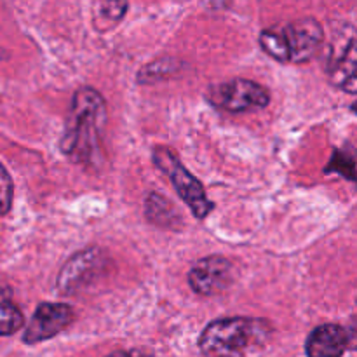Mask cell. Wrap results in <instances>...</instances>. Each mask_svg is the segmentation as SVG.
<instances>
[{"label":"cell","instance_id":"8","mask_svg":"<svg viewBox=\"0 0 357 357\" xmlns=\"http://www.w3.org/2000/svg\"><path fill=\"white\" fill-rule=\"evenodd\" d=\"M234 282V265L222 255H209L194 264L188 272V286L201 296H215Z\"/></svg>","mask_w":357,"mask_h":357},{"label":"cell","instance_id":"3","mask_svg":"<svg viewBox=\"0 0 357 357\" xmlns=\"http://www.w3.org/2000/svg\"><path fill=\"white\" fill-rule=\"evenodd\" d=\"M268 324L264 319L225 317L202 331L199 349L202 357H246L251 347L265 340Z\"/></svg>","mask_w":357,"mask_h":357},{"label":"cell","instance_id":"2","mask_svg":"<svg viewBox=\"0 0 357 357\" xmlns=\"http://www.w3.org/2000/svg\"><path fill=\"white\" fill-rule=\"evenodd\" d=\"M324 42V30L314 17H300L286 24H274L260 33V45L279 63H307Z\"/></svg>","mask_w":357,"mask_h":357},{"label":"cell","instance_id":"19","mask_svg":"<svg viewBox=\"0 0 357 357\" xmlns=\"http://www.w3.org/2000/svg\"><path fill=\"white\" fill-rule=\"evenodd\" d=\"M352 110H354V112H356V114H357V101H356V103H354V105H352Z\"/></svg>","mask_w":357,"mask_h":357},{"label":"cell","instance_id":"6","mask_svg":"<svg viewBox=\"0 0 357 357\" xmlns=\"http://www.w3.org/2000/svg\"><path fill=\"white\" fill-rule=\"evenodd\" d=\"M209 100L218 108L232 114L261 110L271 103V93L267 87L255 80L230 79L220 82L209 91Z\"/></svg>","mask_w":357,"mask_h":357},{"label":"cell","instance_id":"17","mask_svg":"<svg viewBox=\"0 0 357 357\" xmlns=\"http://www.w3.org/2000/svg\"><path fill=\"white\" fill-rule=\"evenodd\" d=\"M347 333H349V349L357 351V321L352 324V328L347 331Z\"/></svg>","mask_w":357,"mask_h":357},{"label":"cell","instance_id":"4","mask_svg":"<svg viewBox=\"0 0 357 357\" xmlns=\"http://www.w3.org/2000/svg\"><path fill=\"white\" fill-rule=\"evenodd\" d=\"M326 73L335 87L357 94V30L352 24L338 23L333 28L326 49Z\"/></svg>","mask_w":357,"mask_h":357},{"label":"cell","instance_id":"16","mask_svg":"<svg viewBox=\"0 0 357 357\" xmlns=\"http://www.w3.org/2000/svg\"><path fill=\"white\" fill-rule=\"evenodd\" d=\"M13 202V181H10L9 171L2 167V213L7 215Z\"/></svg>","mask_w":357,"mask_h":357},{"label":"cell","instance_id":"14","mask_svg":"<svg viewBox=\"0 0 357 357\" xmlns=\"http://www.w3.org/2000/svg\"><path fill=\"white\" fill-rule=\"evenodd\" d=\"M178 66H180V63L173 58L157 59V61L143 66L142 72L138 73V82L152 84L155 80L166 79V77H171L174 72H178Z\"/></svg>","mask_w":357,"mask_h":357},{"label":"cell","instance_id":"10","mask_svg":"<svg viewBox=\"0 0 357 357\" xmlns=\"http://www.w3.org/2000/svg\"><path fill=\"white\" fill-rule=\"evenodd\" d=\"M349 349V333L338 324H321L309 335L305 351L309 357H342Z\"/></svg>","mask_w":357,"mask_h":357},{"label":"cell","instance_id":"12","mask_svg":"<svg viewBox=\"0 0 357 357\" xmlns=\"http://www.w3.org/2000/svg\"><path fill=\"white\" fill-rule=\"evenodd\" d=\"M128 3L124 2H98L94 3L93 17L98 31H108L126 16Z\"/></svg>","mask_w":357,"mask_h":357},{"label":"cell","instance_id":"7","mask_svg":"<svg viewBox=\"0 0 357 357\" xmlns=\"http://www.w3.org/2000/svg\"><path fill=\"white\" fill-rule=\"evenodd\" d=\"M108 265V257L101 248H87L73 255L58 275V291L61 295H75L82 288L96 281Z\"/></svg>","mask_w":357,"mask_h":357},{"label":"cell","instance_id":"5","mask_svg":"<svg viewBox=\"0 0 357 357\" xmlns=\"http://www.w3.org/2000/svg\"><path fill=\"white\" fill-rule=\"evenodd\" d=\"M152 160L157 169L169 178L176 194L188 206L195 218L202 220L213 211L215 204L208 199L202 183L180 162L178 155L169 146H155L152 152Z\"/></svg>","mask_w":357,"mask_h":357},{"label":"cell","instance_id":"13","mask_svg":"<svg viewBox=\"0 0 357 357\" xmlns=\"http://www.w3.org/2000/svg\"><path fill=\"white\" fill-rule=\"evenodd\" d=\"M24 319L21 310L17 309L16 303L10 300L9 289L3 288L2 293V328H0V333L2 337H10L13 333H16L21 326H23Z\"/></svg>","mask_w":357,"mask_h":357},{"label":"cell","instance_id":"18","mask_svg":"<svg viewBox=\"0 0 357 357\" xmlns=\"http://www.w3.org/2000/svg\"><path fill=\"white\" fill-rule=\"evenodd\" d=\"M108 357H150V356H145L142 354V352L138 351H121V352H114V354H110Z\"/></svg>","mask_w":357,"mask_h":357},{"label":"cell","instance_id":"1","mask_svg":"<svg viewBox=\"0 0 357 357\" xmlns=\"http://www.w3.org/2000/svg\"><path fill=\"white\" fill-rule=\"evenodd\" d=\"M107 103L93 87L75 91L59 149L77 164H96L107 126Z\"/></svg>","mask_w":357,"mask_h":357},{"label":"cell","instance_id":"9","mask_svg":"<svg viewBox=\"0 0 357 357\" xmlns=\"http://www.w3.org/2000/svg\"><path fill=\"white\" fill-rule=\"evenodd\" d=\"M73 319H75V312L66 303H40L24 330L23 342L28 345H35L51 340L56 335L65 331L73 323Z\"/></svg>","mask_w":357,"mask_h":357},{"label":"cell","instance_id":"11","mask_svg":"<svg viewBox=\"0 0 357 357\" xmlns=\"http://www.w3.org/2000/svg\"><path fill=\"white\" fill-rule=\"evenodd\" d=\"M145 216L149 218V222L157 227H162V229H178L180 223L183 222V218L178 215L176 208L157 192H152L146 197Z\"/></svg>","mask_w":357,"mask_h":357},{"label":"cell","instance_id":"15","mask_svg":"<svg viewBox=\"0 0 357 357\" xmlns=\"http://www.w3.org/2000/svg\"><path fill=\"white\" fill-rule=\"evenodd\" d=\"M340 173L344 174L347 180L357 181V171H356V162L354 157L347 152H335L333 157H331V162L328 164L326 173Z\"/></svg>","mask_w":357,"mask_h":357}]
</instances>
